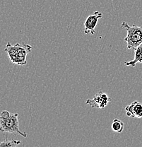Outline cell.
Segmentation results:
<instances>
[{"mask_svg": "<svg viewBox=\"0 0 142 147\" xmlns=\"http://www.w3.org/2000/svg\"><path fill=\"white\" fill-rule=\"evenodd\" d=\"M19 114L10 113L7 110H3L0 115V131L10 133L15 135H21L26 138L28 134L26 132H23L19 129Z\"/></svg>", "mask_w": 142, "mask_h": 147, "instance_id": "6da1fadb", "label": "cell"}, {"mask_svg": "<svg viewBox=\"0 0 142 147\" xmlns=\"http://www.w3.org/2000/svg\"><path fill=\"white\" fill-rule=\"evenodd\" d=\"M32 49L33 47L30 45H21L19 43L11 45L10 42H7L4 50L8 54L11 63L24 66L27 64V55L31 52Z\"/></svg>", "mask_w": 142, "mask_h": 147, "instance_id": "7a4b0ae2", "label": "cell"}, {"mask_svg": "<svg viewBox=\"0 0 142 147\" xmlns=\"http://www.w3.org/2000/svg\"><path fill=\"white\" fill-rule=\"evenodd\" d=\"M122 28L126 29L127 35L124 38L127 42V47L129 50H134L142 44V26L133 25L129 26L127 22H122Z\"/></svg>", "mask_w": 142, "mask_h": 147, "instance_id": "3957f363", "label": "cell"}, {"mask_svg": "<svg viewBox=\"0 0 142 147\" xmlns=\"http://www.w3.org/2000/svg\"><path fill=\"white\" fill-rule=\"evenodd\" d=\"M111 101V98L107 93L100 91L94 96L92 99H88L85 100L86 105H91L92 108L103 109Z\"/></svg>", "mask_w": 142, "mask_h": 147, "instance_id": "277c9868", "label": "cell"}, {"mask_svg": "<svg viewBox=\"0 0 142 147\" xmlns=\"http://www.w3.org/2000/svg\"><path fill=\"white\" fill-rule=\"evenodd\" d=\"M103 13L99 11H95L94 13L89 15L84 22V33L85 35H94L96 33V26H97L98 20L102 18Z\"/></svg>", "mask_w": 142, "mask_h": 147, "instance_id": "5b68a950", "label": "cell"}, {"mask_svg": "<svg viewBox=\"0 0 142 147\" xmlns=\"http://www.w3.org/2000/svg\"><path fill=\"white\" fill-rule=\"evenodd\" d=\"M128 117L133 118H142V104L139 101L134 100L125 108Z\"/></svg>", "mask_w": 142, "mask_h": 147, "instance_id": "8992f818", "label": "cell"}, {"mask_svg": "<svg viewBox=\"0 0 142 147\" xmlns=\"http://www.w3.org/2000/svg\"><path fill=\"white\" fill-rule=\"evenodd\" d=\"M134 57L133 60L125 62V64L126 66H131L134 67L137 64L142 63V44L139 45L137 48L134 50Z\"/></svg>", "mask_w": 142, "mask_h": 147, "instance_id": "52a82bcc", "label": "cell"}, {"mask_svg": "<svg viewBox=\"0 0 142 147\" xmlns=\"http://www.w3.org/2000/svg\"><path fill=\"white\" fill-rule=\"evenodd\" d=\"M112 131H115L117 133H122L123 131L124 128H125V124L120 119L115 118L113 119L111 125Z\"/></svg>", "mask_w": 142, "mask_h": 147, "instance_id": "ba28073f", "label": "cell"}, {"mask_svg": "<svg viewBox=\"0 0 142 147\" xmlns=\"http://www.w3.org/2000/svg\"><path fill=\"white\" fill-rule=\"evenodd\" d=\"M20 144H21V141L15 140V139L8 140L7 139H6L0 142V146L1 147H14L19 146Z\"/></svg>", "mask_w": 142, "mask_h": 147, "instance_id": "9c48e42d", "label": "cell"}]
</instances>
